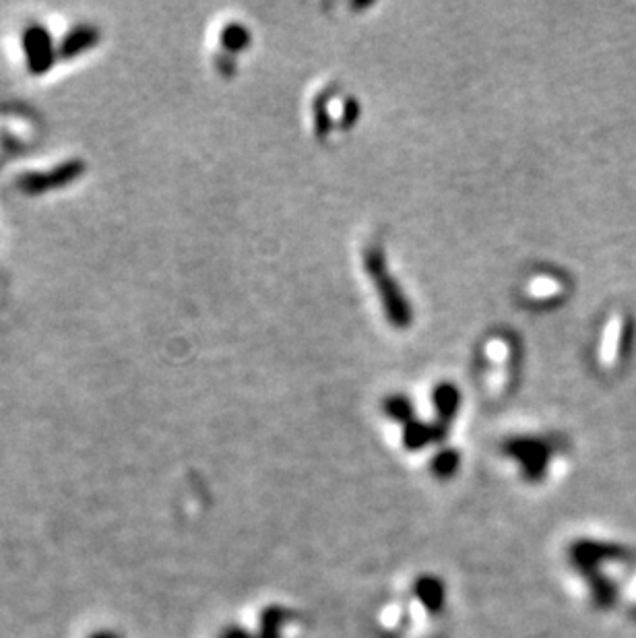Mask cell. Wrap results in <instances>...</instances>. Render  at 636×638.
<instances>
[{"instance_id":"cell-2","label":"cell","mask_w":636,"mask_h":638,"mask_svg":"<svg viewBox=\"0 0 636 638\" xmlns=\"http://www.w3.org/2000/svg\"><path fill=\"white\" fill-rule=\"evenodd\" d=\"M413 593L430 614H438L444 608V599H447V591H444L438 577H420L413 585Z\"/></svg>"},{"instance_id":"cell-5","label":"cell","mask_w":636,"mask_h":638,"mask_svg":"<svg viewBox=\"0 0 636 638\" xmlns=\"http://www.w3.org/2000/svg\"><path fill=\"white\" fill-rule=\"evenodd\" d=\"M432 467H434V473H436V475L449 477V475H453V473L457 471L459 459H457L455 453L447 451V453H442V455H438V457L434 459V465H432Z\"/></svg>"},{"instance_id":"cell-6","label":"cell","mask_w":636,"mask_h":638,"mask_svg":"<svg viewBox=\"0 0 636 638\" xmlns=\"http://www.w3.org/2000/svg\"><path fill=\"white\" fill-rule=\"evenodd\" d=\"M219 638H252V636L242 628H228Z\"/></svg>"},{"instance_id":"cell-4","label":"cell","mask_w":636,"mask_h":638,"mask_svg":"<svg viewBox=\"0 0 636 638\" xmlns=\"http://www.w3.org/2000/svg\"><path fill=\"white\" fill-rule=\"evenodd\" d=\"M622 321L620 318H614V321L608 325L606 329V343H603V356L608 360H612L616 356V352L620 349V339H622Z\"/></svg>"},{"instance_id":"cell-3","label":"cell","mask_w":636,"mask_h":638,"mask_svg":"<svg viewBox=\"0 0 636 638\" xmlns=\"http://www.w3.org/2000/svg\"><path fill=\"white\" fill-rule=\"evenodd\" d=\"M290 616L281 608H269L265 610L261 618V632L257 638H281V624Z\"/></svg>"},{"instance_id":"cell-1","label":"cell","mask_w":636,"mask_h":638,"mask_svg":"<svg viewBox=\"0 0 636 638\" xmlns=\"http://www.w3.org/2000/svg\"><path fill=\"white\" fill-rule=\"evenodd\" d=\"M508 451H511L523 463L525 475L529 477L531 482L542 480L544 473H546V463H548V453H546V449H542V444L521 440L515 446H511Z\"/></svg>"},{"instance_id":"cell-7","label":"cell","mask_w":636,"mask_h":638,"mask_svg":"<svg viewBox=\"0 0 636 638\" xmlns=\"http://www.w3.org/2000/svg\"><path fill=\"white\" fill-rule=\"evenodd\" d=\"M91 638H118V636L112 632H98V634H93Z\"/></svg>"}]
</instances>
